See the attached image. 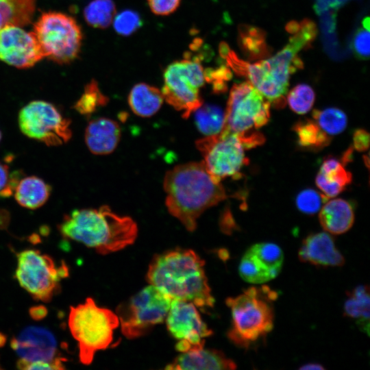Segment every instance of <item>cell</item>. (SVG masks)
Segmentation results:
<instances>
[{
  "mask_svg": "<svg viewBox=\"0 0 370 370\" xmlns=\"http://www.w3.org/2000/svg\"><path fill=\"white\" fill-rule=\"evenodd\" d=\"M270 106V102L249 82L234 84L223 129L237 136L255 131L269 121Z\"/></svg>",
  "mask_w": 370,
  "mask_h": 370,
  "instance_id": "11",
  "label": "cell"
},
{
  "mask_svg": "<svg viewBox=\"0 0 370 370\" xmlns=\"http://www.w3.org/2000/svg\"><path fill=\"white\" fill-rule=\"evenodd\" d=\"M163 186L169 212L190 232L196 229L197 219L205 210L227 197L203 162L175 166L166 173Z\"/></svg>",
  "mask_w": 370,
  "mask_h": 370,
  "instance_id": "3",
  "label": "cell"
},
{
  "mask_svg": "<svg viewBox=\"0 0 370 370\" xmlns=\"http://www.w3.org/2000/svg\"><path fill=\"white\" fill-rule=\"evenodd\" d=\"M68 325L78 344L79 360L88 365L97 352L110 345L119 321L116 313L99 307L92 297H88L84 303L71 306Z\"/></svg>",
  "mask_w": 370,
  "mask_h": 370,
  "instance_id": "6",
  "label": "cell"
},
{
  "mask_svg": "<svg viewBox=\"0 0 370 370\" xmlns=\"http://www.w3.org/2000/svg\"><path fill=\"white\" fill-rule=\"evenodd\" d=\"M45 57L59 64L73 61L80 51L82 32L74 18L64 13H42L34 26Z\"/></svg>",
  "mask_w": 370,
  "mask_h": 370,
  "instance_id": "8",
  "label": "cell"
},
{
  "mask_svg": "<svg viewBox=\"0 0 370 370\" xmlns=\"http://www.w3.org/2000/svg\"><path fill=\"white\" fill-rule=\"evenodd\" d=\"M10 345L21 360L26 362L45 361L65 369L64 362L66 359L61 356L54 336L44 328H25L11 339Z\"/></svg>",
  "mask_w": 370,
  "mask_h": 370,
  "instance_id": "16",
  "label": "cell"
},
{
  "mask_svg": "<svg viewBox=\"0 0 370 370\" xmlns=\"http://www.w3.org/2000/svg\"><path fill=\"white\" fill-rule=\"evenodd\" d=\"M2 369V367L0 366V369Z\"/></svg>",
  "mask_w": 370,
  "mask_h": 370,
  "instance_id": "48",
  "label": "cell"
},
{
  "mask_svg": "<svg viewBox=\"0 0 370 370\" xmlns=\"http://www.w3.org/2000/svg\"><path fill=\"white\" fill-rule=\"evenodd\" d=\"M299 369L303 370H323L325 368L319 363L310 362L301 366Z\"/></svg>",
  "mask_w": 370,
  "mask_h": 370,
  "instance_id": "45",
  "label": "cell"
},
{
  "mask_svg": "<svg viewBox=\"0 0 370 370\" xmlns=\"http://www.w3.org/2000/svg\"><path fill=\"white\" fill-rule=\"evenodd\" d=\"M18 120L24 135L48 146L61 145L72 136L70 119L48 101L36 100L28 103L20 110Z\"/></svg>",
  "mask_w": 370,
  "mask_h": 370,
  "instance_id": "12",
  "label": "cell"
},
{
  "mask_svg": "<svg viewBox=\"0 0 370 370\" xmlns=\"http://www.w3.org/2000/svg\"><path fill=\"white\" fill-rule=\"evenodd\" d=\"M121 137L119 123L110 119L100 117L91 120L85 130V142L94 154L106 155L116 147Z\"/></svg>",
  "mask_w": 370,
  "mask_h": 370,
  "instance_id": "19",
  "label": "cell"
},
{
  "mask_svg": "<svg viewBox=\"0 0 370 370\" xmlns=\"http://www.w3.org/2000/svg\"><path fill=\"white\" fill-rule=\"evenodd\" d=\"M30 315L34 319H40L47 314V309L42 306L32 307L29 310Z\"/></svg>",
  "mask_w": 370,
  "mask_h": 370,
  "instance_id": "44",
  "label": "cell"
},
{
  "mask_svg": "<svg viewBox=\"0 0 370 370\" xmlns=\"http://www.w3.org/2000/svg\"><path fill=\"white\" fill-rule=\"evenodd\" d=\"M51 193V186L36 176L20 179L14 195L17 203L28 209H36L43 206Z\"/></svg>",
  "mask_w": 370,
  "mask_h": 370,
  "instance_id": "22",
  "label": "cell"
},
{
  "mask_svg": "<svg viewBox=\"0 0 370 370\" xmlns=\"http://www.w3.org/2000/svg\"><path fill=\"white\" fill-rule=\"evenodd\" d=\"M164 98L157 88L145 83L136 84L131 90L128 103L134 114L150 117L160 108Z\"/></svg>",
  "mask_w": 370,
  "mask_h": 370,
  "instance_id": "24",
  "label": "cell"
},
{
  "mask_svg": "<svg viewBox=\"0 0 370 370\" xmlns=\"http://www.w3.org/2000/svg\"><path fill=\"white\" fill-rule=\"evenodd\" d=\"M64 238L81 243L102 255L134 243L138 227L130 217L114 213L108 206L74 210L58 225Z\"/></svg>",
  "mask_w": 370,
  "mask_h": 370,
  "instance_id": "4",
  "label": "cell"
},
{
  "mask_svg": "<svg viewBox=\"0 0 370 370\" xmlns=\"http://www.w3.org/2000/svg\"><path fill=\"white\" fill-rule=\"evenodd\" d=\"M369 19L364 18L362 25L356 32L353 39V49L356 56L360 59L369 56Z\"/></svg>",
  "mask_w": 370,
  "mask_h": 370,
  "instance_id": "37",
  "label": "cell"
},
{
  "mask_svg": "<svg viewBox=\"0 0 370 370\" xmlns=\"http://www.w3.org/2000/svg\"><path fill=\"white\" fill-rule=\"evenodd\" d=\"M21 173L9 171V167L0 162V197H8L13 195L14 189L20 180Z\"/></svg>",
  "mask_w": 370,
  "mask_h": 370,
  "instance_id": "39",
  "label": "cell"
},
{
  "mask_svg": "<svg viewBox=\"0 0 370 370\" xmlns=\"http://www.w3.org/2000/svg\"><path fill=\"white\" fill-rule=\"evenodd\" d=\"M312 119L329 136L339 134L347 127V118L343 111L336 108L324 110H314Z\"/></svg>",
  "mask_w": 370,
  "mask_h": 370,
  "instance_id": "32",
  "label": "cell"
},
{
  "mask_svg": "<svg viewBox=\"0 0 370 370\" xmlns=\"http://www.w3.org/2000/svg\"><path fill=\"white\" fill-rule=\"evenodd\" d=\"M343 306V314L355 320L359 329L369 334L370 296L369 288L359 285L347 293Z\"/></svg>",
  "mask_w": 370,
  "mask_h": 370,
  "instance_id": "23",
  "label": "cell"
},
{
  "mask_svg": "<svg viewBox=\"0 0 370 370\" xmlns=\"http://www.w3.org/2000/svg\"><path fill=\"white\" fill-rule=\"evenodd\" d=\"M5 343V337L1 333H0V347L3 346Z\"/></svg>",
  "mask_w": 370,
  "mask_h": 370,
  "instance_id": "46",
  "label": "cell"
},
{
  "mask_svg": "<svg viewBox=\"0 0 370 370\" xmlns=\"http://www.w3.org/2000/svg\"><path fill=\"white\" fill-rule=\"evenodd\" d=\"M277 293L267 286H252L241 294L228 297L226 304L232 315L228 338L236 346L249 348L273 329V302Z\"/></svg>",
  "mask_w": 370,
  "mask_h": 370,
  "instance_id": "5",
  "label": "cell"
},
{
  "mask_svg": "<svg viewBox=\"0 0 370 370\" xmlns=\"http://www.w3.org/2000/svg\"><path fill=\"white\" fill-rule=\"evenodd\" d=\"M171 300L149 284L119 304L116 314L123 334L129 339L145 335L156 325L164 321Z\"/></svg>",
  "mask_w": 370,
  "mask_h": 370,
  "instance_id": "9",
  "label": "cell"
},
{
  "mask_svg": "<svg viewBox=\"0 0 370 370\" xmlns=\"http://www.w3.org/2000/svg\"><path fill=\"white\" fill-rule=\"evenodd\" d=\"M238 40L243 51L249 59L264 58L270 53L264 32L259 28L245 25L240 26Z\"/></svg>",
  "mask_w": 370,
  "mask_h": 370,
  "instance_id": "27",
  "label": "cell"
},
{
  "mask_svg": "<svg viewBox=\"0 0 370 370\" xmlns=\"http://www.w3.org/2000/svg\"><path fill=\"white\" fill-rule=\"evenodd\" d=\"M16 366L20 369L32 370H47V369H64L61 366L55 363H51L45 361H35V362H26L23 360L18 359L16 362Z\"/></svg>",
  "mask_w": 370,
  "mask_h": 370,
  "instance_id": "41",
  "label": "cell"
},
{
  "mask_svg": "<svg viewBox=\"0 0 370 370\" xmlns=\"http://www.w3.org/2000/svg\"><path fill=\"white\" fill-rule=\"evenodd\" d=\"M204 82L200 60L193 58L174 62L164 71L162 94L164 99L186 119L203 105L200 88Z\"/></svg>",
  "mask_w": 370,
  "mask_h": 370,
  "instance_id": "10",
  "label": "cell"
},
{
  "mask_svg": "<svg viewBox=\"0 0 370 370\" xmlns=\"http://www.w3.org/2000/svg\"><path fill=\"white\" fill-rule=\"evenodd\" d=\"M319 219L326 232L335 235L342 234L352 227L354 211L352 205L347 201L334 199L328 201L321 208Z\"/></svg>",
  "mask_w": 370,
  "mask_h": 370,
  "instance_id": "20",
  "label": "cell"
},
{
  "mask_svg": "<svg viewBox=\"0 0 370 370\" xmlns=\"http://www.w3.org/2000/svg\"><path fill=\"white\" fill-rule=\"evenodd\" d=\"M315 99L313 89L307 84H297L287 95V101L291 109L299 114L308 112Z\"/></svg>",
  "mask_w": 370,
  "mask_h": 370,
  "instance_id": "34",
  "label": "cell"
},
{
  "mask_svg": "<svg viewBox=\"0 0 370 370\" xmlns=\"http://www.w3.org/2000/svg\"><path fill=\"white\" fill-rule=\"evenodd\" d=\"M1 140V132H0V141Z\"/></svg>",
  "mask_w": 370,
  "mask_h": 370,
  "instance_id": "47",
  "label": "cell"
},
{
  "mask_svg": "<svg viewBox=\"0 0 370 370\" xmlns=\"http://www.w3.org/2000/svg\"><path fill=\"white\" fill-rule=\"evenodd\" d=\"M195 112V123L199 130L206 136L219 133L224 125L225 112L214 105L201 106Z\"/></svg>",
  "mask_w": 370,
  "mask_h": 370,
  "instance_id": "29",
  "label": "cell"
},
{
  "mask_svg": "<svg viewBox=\"0 0 370 370\" xmlns=\"http://www.w3.org/2000/svg\"><path fill=\"white\" fill-rule=\"evenodd\" d=\"M236 363L221 351L204 347L182 352L165 369L175 370L234 369Z\"/></svg>",
  "mask_w": 370,
  "mask_h": 370,
  "instance_id": "18",
  "label": "cell"
},
{
  "mask_svg": "<svg viewBox=\"0 0 370 370\" xmlns=\"http://www.w3.org/2000/svg\"><path fill=\"white\" fill-rule=\"evenodd\" d=\"M36 0H0V29L7 25H28L35 11Z\"/></svg>",
  "mask_w": 370,
  "mask_h": 370,
  "instance_id": "25",
  "label": "cell"
},
{
  "mask_svg": "<svg viewBox=\"0 0 370 370\" xmlns=\"http://www.w3.org/2000/svg\"><path fill=\"white\" fill-rule=\"evenodd\" d=\"M348 0H315L316 10L323 12L330 9H334L345 3Z\"/></svg>",
  "mask_w": 370,
  "mask_h": 370,
  "instance_id": "43",
  "label": "cell"
},
{
  "mask_svg": "<svg viewBox=\"0 0 370 370\" xmlns=\"http://www.w3.org/2000/svg\"><path fill=\"white\" fill-rule=\"evenodd\" d=\"M205 81L212 84L215 92H223L227 89V82L232 77L230 69L224 66L204 71Z\"/></svg>",
  "mask_w": 370,
  "mask_h": 370,
  "instance_id": "38",
  "label": "cell"
},
{
  "mask_svg": "<svg viewBox=\"0 0 370 370\" xmlns=\"http://www.w3.org/2000/svg\"><path fill=\"white\" fill-rule=\"evenodd\" d=\"M45 58L34 32L7 25L0 29V60L18 69L34 66Z\"/></svg>",
  "mask_w": 370,
  "mask_h": 370,
  "instance_id": "15",
  "label": "cell"
},
{
  "mask_svg": "<svg viewBox=\"0 0 370 370\" xmlns=\"http://www.w3.org/2000/svg\"><path fill=\"white\" fill-rule=\"evenodd\" d=\"M181 0H147L152 12L157 15H168L179 6Z\"/></svg>",
  "mask_w": 370,
  "mask_h": 370,
  "instance_id": "40",
  "label": "cell"
},
{
  "mask_svg": "<svg viewBox=\"0 0 370 370\" xmlns=\"http://www.w3.org/2000/svg\"><path fill=\"white\" fill-rule=\"evenodd\" d=\"M298 145L308 150L318 151L328 146L332 140L313 119L299 121L293 126Z\"/></svg>",
  "mask_w": 370,
  "mask_h": 370,
  "instance_id": "26",
  "label": "cell"
},
{
  "mask_svg": "<svg viewBox=\"0 0 370 370\" xmlns=\"http://www.w3.org/2000/svg\"><path fill=\"white\" fill-rule=\"evenodd\" d=\"M300 261L319 267H341L345 260L327 232L309 234L303 241L298 252Z\"/></svg>",
  "mask_w": 370,
  "mask_h": 370,
  "instance_id": "17",
  "label": "cell"
},
{
  "mask_svg": "<svg viewBox=\"0 0 370 370\" xmlns=\"http://www.w3.org/2000/svg\"><path fill=\"white\" fill-rule=\"evenodd\" d=\"M327 199L323 194L308 188L297 195L295 203L299 211L306 214H314L320 210L323 203Z\"/></svg>",
  "mask_w": 370,
  "mask_h": 370,
  "instance_id": "35",
  "label": "cell"
},
{
  "mask_svg": "<svg viewBox=\"0 0 370 370\" xmlns=\"http://www.w3.org/2000/svg\"><path fill=\"white\" fill-rule=\"evenodd\" d=\"M196 147L212 178L220 183L227 177H238L243 166L249 163L244 147L236 134L226 130L199 139Z\"/></svg>",
  "mask_w": 370,
  "mask_h": 370,
  "instance_id": "13",
  "label": "cell"
},
{
  "mask_svg": "<svg viewBox=\"0 0 370 370\" xmlns=\"http://www.w3.org/2000/svg\"><path fill=\"white\" fill-rule=\"evenodd\" d=\"M353 143L356 150L366 151L369 146V134L364 129L356 130L353 135Z\"/></svg>",
  "mask_w": 370,
  "mask_h": 370,
  "instance_id": "42",
  "label": "cell"
},
{
  "mask_svg": "<svg viewBox=\"0 0 370 370\" xmlns=\"http://www.w3.org/2000/svg\"><path fill=\"white\" fill-rule=\"evenodd\" d=\"M287 32L292 34L288 44L269 59L249 64L232 51L225 58L234 72L247 77L249 82L278 108L286 105L291 74L303 67L298 52L309 47L317 34L315 26L306 20L293 23Z\"/></svg>",
  "mask_w": 370,
  "mask_h": 370,
  "instance_id": "1",
  "label": "cell"
},
{
  "mask_svg": "<svg viewBox=\"0 0 370 370\" xmlns=\"http://www.w3.org/2000/svg\"><path fill=\"white\" fill-rule=\"evenodd\" d=\"M108 102V97L102 93L97 82L92 79L85 86L84 92L73 108L82 115L89 117L99 108L105 106Z\"/></svg>",
  "mask_w": 370,
  "mask_h": 370,
  "instance_id": "31",
  "label": "cell"
},
{
  "mask_svg": "<svg viewBox=\"0 0 370 370\" xmlns=\"http://www.w3.org/2000/svg\"><path fill=\"white\" fill-rule=\"evenodd\" d=\"M240 276L252 284H262L273 280L270 273L258 261L248 249L242 257L238 266Z\"/></svg>",
  "mask_w": 370,
  "mask_h": 370,
  "instance_id": "33",
  "label": "cell"
},
{
  "mask_svg": "<svg viewBox=\"0 0 370 370\" xmlns=\"http://www.w3.org/2000/svg\"><path fill=\"white\" fill-rule=\"evenodd\" d=\"M205 261L193 250L177 248L153 256L146 279L171 299L211 308L214 299L204 270Z\"/></svg>",
  "mask_w": 370,
  "mask_h": 370,
  "instance_id": "2",
  "label": "cell"
},
{
  "mask_svg": "<svg viewBox=\"0 0 370 370\" xmlns=\"http://www.w3.org/2000/svg\"><path fill=\"white\" fill-rule=\"evenodd\" d=\"M196 307L190 301L171 300L166 317V328L170 334L178 340L175 348L180 352L204 347L205 338L212 334Z\"/></svg>",
  "mask_w": 370,
  "mask_h": 370,
  "instance_id": "14",
  "label": "cell"
},
{
  "mask_svg": "<svg viewBox=\"0 0 370 370\" xmlns=\"http://www.w3.org/2000/svg\"><path fill=\"white\" fill-rule=\"evenodd\" d=\"M113 25L115 31L119 34L130 36L142 26L143 21L138 12L132 10H125L114 17Z\"/></svg>",
  "mask_w": 370,
  "mask_h": 370,
  "instance_id": "36",
  "label": "cell"
},
{
  "mask_svg": "<svg viewBox=\"0 0 370 370\" xmlns=\"http://www.w3.org/2000/svg\"><path fill=\"white\" fill-rule=\"evenodd\" d=\"M14 277L19 285L38 301H50L60 290V282L69 276L64 261L58 265L49 255L27 249L16 254Z\"/></svg>",
  "mask_w": 370,
  "mask_h": 370,
  "instance_id": "7",
  "label": "cell"
},
{
  "mask_svg": "<svg viewBox=\"0 0 370 370\" xmlns=\"http://www.w3.org/2000/svg\"><path fill=\"white\" fill-rule=\"evenodd\" d=\"M115 12L112 0H93L85 7L84 16L89 25L104 29L111 24Z\"/></svg>",
  "mask_w": 370,
  "mask_h": 370,
  "instance_id": "30",
  "label": "cell"
},
{
  "mask_svg": "<svg viewBox=\"0 0 370 370\" xmlns=\"http://www.w3.org/2000/svg\"><path fill=\"white\" fill-rule=\"evenodd\" d=\"M249 250L270 273L273 279L278 276L284 261L283 251L278 245L273 243H260L252 245Z\"/></svg>",
  "mask_w": 370,
  "mask_h": 370,
  "instance_id": "28",
  "label": "cell"
},
{
  "mask_svg": "<svg viewBox=\"0 0 370 370\" xmlns=\"http://www.w3.org/2000/svg\"><path fill=\"white\" fill-rule=\"evenodd\" d=\"M342 161L333 157L325 158L316 177V184L328 199L334 197L352 182V173L346 170Z\"/></svg>",
  "mask_w": 370,
  "mask_h": 370,
  "instance_id": "21",
  "label": "cell"
}]
</instances>
